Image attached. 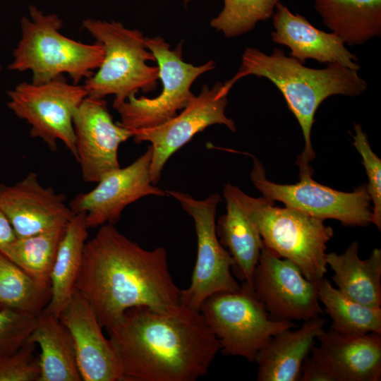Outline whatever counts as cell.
I'll return each mask as SVG.
<instances>
[{
  "instance_id": "6da1fadb",
  "label": "cell",
  "mask_w": 381,
  "mask_h": 381,
  "mask_svg": "<svg viewBox=\"0 0 381 381\" xmlns=\"http://www.w3.org/2000/svg\"><path fill=\"white\" fill-rule=\"evenodd\" d=\"M75 289L107 331L131 308L167 311L181 305V289L170 274L167 250H146L111 224L101 226L86 242Z\"/></svg>"
},
{
  "instance_id": "7a4b0ae2",
  "label": "cell",
  "mask_w": 381,
  "mask_h": 381,
  "mask_svg": "<svg viewBox=\"0 0 381 381\" xmlns=\"http://www.w3.org/2000/svg\"><path fill=\"white\" fill-rule=\"evenodd\" d=\"M107 332L121 381H195L221 350L200 311L182 304L167 311L131 308Z\"/></svg>"
},
{
  "instance_id": "3957f363",
  "label": "cell",
  "mask_w": 381,
  "mask_h": 381,
  "mask_svg": "<svg viewBox=\"0 0 381 381\" xmlns=\"http://www.w3.org/2000/svg\"><path fill=\"white\" fill-rule=\"evenodd\" d=\"M255 75L272 83L284 97L302 130L304 149L298 157L299 174H312L310 162L315 157L311 143V131L315 114L321 103L329 97L341 95L356 97L368 87L358 71L337 64H327L325 68L306 67L292 56H286L275 48L267 54L254 47L246 48L241 56V64L236 73L223 83L221 94L227 96L240 79Z\"/></svg>"
},
{
  "instance_id": "277c9868",
  "label": "cell",
  "mask_w": 381,
  "mask_h": 381,
  "mask_svg": "<svg viewBox=\"0 0 381 381\" xmlns=\"http://www.w3.org/2000/svg\"><path fill=\"white\" fill-rule=\"evenodd\" d=\"M29 17L20 20L21 37L8 69L30 71L32 83L40 84L67 74L73 83L92 75L104 58L102 45L85 44L61 32L64 22L56 13H44L37 6L28 8Z\"/></svg>"
},
{
  "instance_id": "5b68a950",
  "label": "cell",
  "mask_w": 381,
  "mask_h": 381,
  "mask_svg": "<svg viewBox=\"0 0 381 381\" xmlns=\"http://www.w3.org/2000/svg\"><path fill=\"white\" fill-rule=\"evenodd\" d=\"M228 190L256 226L264 246L292 261L309 281L318 284L327 272V243L333 229L323 220L295 209L274 207L265 197L253 198L231 183Z\"/></svg>"
},
{
  "instance_id": "8992f818",
  "label": "cell",
  "mask_w": 381,
  "mask_h": 381,
  "mask_svg": "<svg viewBox=\"0 0 381 381\" xmlns=\"http://www.w3.org/2000/svg\"><path fill=\"white\" fill-rule=\"evenodd\" d=\"M83 28L102 45L103 61L83 86L92 97L104 99L114 95L113 108L139 90L156 89L159 78L152 53L145 44V37L137 29L126 28L114 20L86 18Z\"/></svg>"
},
{
  "instance_id": "52a82bcc",
  "label": "cell",
  "mask_w": 381,
  "mask_h": 381,
  "mask_svg": "<svg viewBox=\"0 0 381 381\" xmlns=\"http://www.w3.org/2000/svg\"><path fill=\"white\" fill-rule=\"evenodd\" d=\"M200 311L219 340L222 353L250 362H255L273 336L296 327L293 321L273 320L253 288L243 282L237 291L209 296Z\"/></svg>"
},
{
  "instance_id": "ba28073f",
  "label": "cell",
  "mask_w": 381,
  "mask_h": 381,
  "mask_svg": "<svg viewBox=\"0 0 381 381\" xmlns=\"http://www.w3.org/2000/svg\"><path fill=\"white\" fill-rule=\"evenodd\" d=\"M145 44L157 63L162 90L152 98L131 95L114 107L120 115L118 123L131 131L152 128L175 116L195 96L191 91L195 80L216 68L212 60L199 66L186 62L182 42L171 49L162 37L157 35L145 37Z\"/></svg>"
},
{
  "instance_id": "9c48e42d",
  "label": "cell",
  "mask_w": 381,
  "mask_h": 381,
  "mask_svg": "<svg viewBox=\"0 0 381 381\" xmlns=\"http://www.w3.org/2000/svg\"><path fill=\"white\" fill-rule=\"evenodd\" d=\"M7 107L30 126V135L54 152L61 140L76 159L73 116L88 96L83 85L68 83L64 76L46 83L22 82L8 90Z\"/></svg>"
},
{
  "instance_id": "30bf717a",
  "label": "cell",
  "mask_w": 381,
  "mask_h": 381,
  "mask_svg": "<svg viewBox=\"0 0 381 381\" xmlns=\"http://www.w3.org/2000/svg\"><path fill=\"white\" fill-rule=\"evenodd\" d=\"M193 219L197 236V257L190 284L181 289V304L200 310L212 294L237 291L241 285L232 275L234 260L222 245L216 231V212L221 196L214 193L203 200L178 190L166 191Z\"/></svg>"
},
{
  "instance_id": "8fae6325",
  "label": "cell",
  "mask_w": 381,
  "mask_h": 381,
  "mask_svg": "<svg viewBox=\"0 0 381 381\" xmlns=\"http://www.w3.org/2000/svg\"><path fill=\"white\" fill-rule=\"evenodd\" d=\"M250 179L262 196L282 202L286 207L297 210L321 220L337 219L345 226H365L372 222L370 198L366 186L353 192H343L320 184L312 174H300L295 184H279L269 181L261 162L253 155Z\"/></svg>"
},
{
  "instance_id": "7c38bea8",
  "label": "cell",
  "mask_w": 381,
  "mask_h": 381,
  "mask_svg": "<svg viewBox=\"0 0 381 381\" xmlns=\"http://www.w3.org/2000/svg\"><path fill=\"white\" fill-rule=\"evenodd\" d=\"M223 83L204 85L181 111L158 126L132 131L137 143L149 142L152 148L150 174L157 185L167 162L173 154L188 143L194 135L207 127L224 125L235 132L234 121L226 115L227 96L221 95Z\"/></svg>"
},
{
  "instance_id": "4fadbf2b",
  "label": "cell",
  "mask_w": 381,
  "mask_h": 381,
  "mask_svg": "<svg viewBox=\"0 0 381 381\" xmlns=\"http://www.w3.org/2000/svg\"><path fill=\"white\" fill-rule=\"evenodd\" d=\"M253 287L273 320L306 321L323 313L317 284L307 279L292 261L265 246L255 270Z\"/></svg>"
},
{
  "instance_id": "5bb4252c",
  "label": "cell",
  "mask_w": 381,
  "mask_h": 381,
  "mask_svg": "<svg viewBox=\"0 0 381 381\" xmlns=\"http://www.w3.org/2000/svg\"><path fill=\"white\" fill-rule=\"evenodd\" d=\"M152 148L128 166L114 169L90 191L77 195L69 203L74 214L84 212L88 228L114 224L130 204L148 195L165 196L166 191L152 183Z\"/></svg>"
},
{
  "instance_id": "9a60e30c",
  "label": "cell",
  "mask_w": 381,
  "mask_h": 381,
  "mask_svg": "<svg viewBox=\"0 0 381 381\" xmlns=\"http://www.w3.org/2000/svg\"><path fill=\"white\" fill-rule=\"evenodd\" d=\"M73 128L83 180L97 183L120 167L119 147L133 137L132 131L115 123L104 99L87 96L73 116Z\"/></svg>"
},
{
  "instance_id": "2e32d148",
  "label": "cell",
  "mask_w": 381,
  "mask_h": 381,
  "mask_svg": "<svg viewBox=\"0 0 381 381\" xmlns=\"http://www.w3.org/2000/svg\"><path fill=\"white\" fill-rule=\"evenodd\" d=\"M0 208L18 238L64 227L74 214L66 197L44 186L34 172L13 185L0 184Z\"/></svg>"
},
{
  "instance_id": "e0dca14e",
  "label": "cell",
  "mask_w": 381,
  "mask_h": 381,
  "mask_svg": "<svg viewBox=\"0 0 381 381\" xmlns=\"http://www.w3.org/2000/svg\"><path fill=\"white\" fill-rule=\"evenodd\" d=\"M73 341L77 365L83 381H121L114 346L102 332L95 312L76 289L59 315Z\"/></svg>"
},
{
  "instance_id": "ac0fdd59",
  "label": "cell",
  "mask_w": 381,
  "mask_h": 381,
  "mask_svg": "<svg viewBox=\"0 0 381 381\" xmlns=\"http://www.w3.org/2000/svg\"><path fill=\"white\" fill-rule=\"evenodd\" d=\"M311 357L331 381H380L381 333L348 335L332 329L318 336Z\"/></svg>"
},
{
  "instance_id": "d6986e66",
  "label": "cell",
  "mask_w": 381,
  "mask_h": 381,
  "mask_svg": "<svg viewBox=\"0 0 381 381\" xmlns=\"http://www.w3.org/2000/svg\"><path fill=\"white\" fill-rule=\"evenodd\" d=\"M271 32L274 42L290 49V56L304 64L313 59L327 64H337L358 71V58L334 32L319 30L298 13H293L281 2L274 14Z\"/></svg>"
},
{
  "instance_id": "ffe728a7",
  "label": "cell",
  "mask_w": 381,
  "mask_h": 381,
  "mask_svg": "<svg viewBox=\"0 0 381 381\" xmlns=\"http://www.w3.org/2000/svg\"><path fill=\"white\" fill-rule=\"evenodd\" d=\"M326 320L319 317L304 321L295 330L291 328L273 336L259 351L258 381H298L304 361L309 356Z\"/></svg>"
},
{
  "instance_id": "44dd1931",
  "label": "cell",
  "mask_w": 381,
  "mask_h": 381,
  "mask_svg": "<svg viewBox=\"0 0 381 381\" xmlns=\"http://www.w3.org/2000/svg\"><path fill=\"white\" fill-rule=\"evenodd\" d=\"M326 262L334 274L337 289L361 304L381 308V250L374 248L370 256H358V243L353 242L341 254L327 253Z\"/></svg>"
},
{
  "instance_id": "7402d4cb",
  "label": "cell",
  "mask_w": 381,
  "mask_h": 381,
  "mask_svg": "<svg viewBox=\"0 0 381 381\" xmlns=\"http://www.w3.org/2000/svg\"><path fill=\"white\" fill-rule=\"evenodd\" d=\"M223 195L226 211L216 225L217 234L233 258V273L253 287L255 270L264 243L256 226L235 198L224 188Z\"/></svg>"
},
{
  "instance_id": "603a6c76",
  "label": "cell",
  "mask_w": 381,
  "mask_h": 381,
  "mask_svg": "<svg viewBox=\"0 0 381 381\" xmlns=\"http://www.w3.org/2000/svg\"><path fill=\"white\" fill-rule=\"evenodd\" d=\"M27 341L40 348L39 381L82 380L73 339L59 318L44 309Z\"/></svg>"
},
{
  "instance_id": "cb8c5ba5",
  "label": "cell",
  "mask_w": 381,
  "mask_h": 381,
  "mask_svg": "<svg viewBox=\"0 0 381 381\" xmlns=\"http://www.w3.org/2000/svg\"><path fill=\"white\" fill-rule=\"evenodd\" d=\"M88 229L85 214H74L59 244L50 274L51 298L44 308L57 318L75 291Z\"/></svg>"
},
{
  "instance_id": "d4e9b609",
  "label": "cell",
  "mask_w": 381,
  "mask_h": 381,
  "mask_svg": "<svg viewBox=\"0 0 381 381\" xmlns=\"http://www.w3.org/2000/svg\"><path fill=\"white\" fill-rule=\"evenodd\" d=\"M324 24L349 45L381 35V0H314Z\"/></svg>"
},
{
  "instance_id": "484cf974",
  "label": "cell",
  "mask_w": 381,
  "mask_h": 381,
  "mask_svg": "<svg viewBox=\"0 0 381 381\" xmlns=\"http://www.w3.org/2000/svg\"><path fill=\"white\" fill-rule=\"evenodd\" d=\"M317 287L319 301L332 319V330L348 335L381 333V308L367 306L350 299L325 278Z\"/></svg>"
},
{
  "instance_id": "4316f807",
  "label": "cell",
  "mask_w": 381,
  "mask_h": 381,
  "mask_svg": "<svg viewBox=\"0 0 381 381\" xmlns=\"http://www.w3.org/2000/svg\"><path fill=\"white\" fill-rule=\"evenodd\" d=\"M65 227L16 237L0 252L37 282L50 286V274Z\"/></svg>"
},
{
  "instance_id": "83f0119b",
  "label": "cell",
  "mask_w": 381,
  "mask_h": 381,
  "mask_svg": "<svg viewBox=\"0 0 381 381\" xmlns=\"http://www.w3.org/2000/svg\"><path fill=\"white\" fill-rule=\"evenodd\" d=\"M51 298L44 286L0 252V308L37 316Z\"/></svg>"
},
{
  "instance_id": "f1b7e54d",
  "label": "cell",
  "mask_w": 381,
  "mask_h": 381,
  "mask_svg": "<svg viewBox=\"0 0 381 381\" xmlns=\"http://www.w3.org/2000/svg\"><path fill=\"white\" fill-rule=\"evenodd\" d=\"M281 0H223L224 6L210 21V26L226 37L241 36L260 21L272 17Z\"/></svg>"
},
{
  "instance_id": "f546056e",
  "label": "cell",
  "mask_w": 381,
  "mask_h": 381,
  "mask_svg": "<svg viewBox=\"0 0 381 381\" xmlns=\"http://www.w3.org/2000/svg\"><path fill=\"white\" fill-rule=\"evenodd\" d=\"M353 144L361 155L368 178L367 191L373 203L372 222L377 228L381 229V160L372 150L366 133L362 126L354 124Z\"/></svg>"
},
{
  "instance_id": "4dcf8cb0",
  "label": "cell",
  "mask_w": 381,
  "mask_h": 381,
  "mask_svg": "<svg viewBox=\"0 0 381 381\" xmlns=\"http://www.w3.org/2000/svg\"><path fill=\"white\" fill-rule=\"evenodd\" d=\"M37 316L0 308V356L18 351L27 341Z\"/></svg>"
},
{
  "instance_id": "1f68e13d",
  "label": "cell",
  "mask_w": 381,
  "mask_h": 381,
  "mask_svg": "<svg viewBox=\"0 0 381 381\" xmlns=\"http://www.w3.org/2000/svg\"><path fill=\"white\" fill-rule=\"evenodd\" d=\"M36 344L26 342L16 352L0 356V381H39V357Z\"/></svg>"
},
{
  "instance_id": "d6a6232c",
  "label": "cell",
  "mask_w": 381,
  "mask_h": 381,
  "mask_svg": "<svg viewBox=\"0 0 381 381\" xmlns=\"http://www.w3.org/2000/svg\"><path fill=\"white\" fill-rule=\"evenodd\" d=\"M299 381H331L329 377L309 356L304 361Z\"/></svg>"
},
{
  "instance_id": "836d02e7",
  "label": "cell",
  "mask_w": 381,
  "mask_h": 381,
  "mask_svg": "<svg viewBox=\"0 0 381 381\" xmlns=\"http://www.w3.org/2000/svg\"><path fill=\"white\" fill-rule=\"evenodd\" d=\"M16 238L14 230L7 217L0 208V250Z\"/></svg>"
},
{
  "instance_id": "e575fe53",
  "label": "cell",
  "mask_w": 381,
  "mask_h": 381,
  "mask_svg": "<svg viewBox=\"0 0 381 381\" xmlns=\"http://www.w3.org/2000/svg\"><path fill=\"white\" fill-rule=\"evenodd\" d=\"M192 0H183L184 6H187Z\"/></svg>"
},
{
  "instance_id": "d590c367",
  "label": "cell",
  "mask_w": 381,
  "mask_h": 381,
  "mask_svg": "<svg viewBox=\"0 0 381 381\" xmlns=\"http://www.w3.org/2000/svg\"><path fill=\"white\" fill-rule=\"evenodd\" d=\"M1 64H0V72H1Z\"/></svg>"
}]
</instances>
